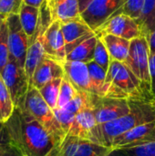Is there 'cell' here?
Returning a JSON list of instances; mask_svg holds the SVG:
<instances>
[{"instance_id": "7a4b0ae2", "label": "cell", "mask_w": 155, "mask_h": 156, "mask_svg": "<svg viewBox=\"0 0 155 156\" xmlns=\"http://www.w3.org/2000/svg\"><path fill=\"white\" fill-rule=\"evenodd\" d=\"M130 112L112 122L97 125L91 136V142L111 149L113 140L128 131L155 121V100L130 101Z\"/></svg>"}, {"instance_id": "5b68a950", "label": "cell", "mask_w": 155, "mask_h": 156, "mask_svg": "<svg viewBox=\"0 0 155 156\" xmlns=\"http://www.w3.org/2000/svg\"><path fill=\"white\" fill-rule=\"evenodd\" d=\"M124 63L140 80L144 93L148 98L153 99L151 94L150 50L146 37H139L131 41L129 54Z\"/></svg>"}, {"instance_id": "83f0119b", "label": "cell", "mask_w": 155, "mask_h": 156, "mask_svg": "<svg viewBox=\"0 0 155 156\" xmlns=\"http://www.w3.org/2000/svg\"><path fill=\"white\" fill-rule=\"evenodd\" d=\"M77 92L78 90L66 78H63L60 85L57 108H64L76 96Z\"/></svg>"}, {"instance_id": "44dd1931", "label": "cell", "mask_w": 155, "mask_h": 156, "mask_svg": "<svg viewBox=\"0 0 155 156\" xmlns=\"http://www.w3.org/2000/svg\"><path fill=\"white\" fill-rule=\"evenodd\" d=\"M99 39V36L96 33L89 37L88 39L84 40L77 47H75L66 58L68 61H79L88 64L89 62L93 60L94 51Z\"/></svg>"}, {"instance_id": "e575fe53", "label": "cell", "mask_w": 155, "mask_h": 156, "mask_svg": "<svg viewBox=\"0 0 155 156\" xmlns=\"http://www.w3.org/2000/svg\"><path fill=\"white\" fill-rule=\"evenodd\" d=\"M10 144V140L6 131L5 123L0 121V144Z\"/></svg>"}, {"instance_id": "5bb4252c", "label": "cell", "mask_w": 155, "mask_h": 156, "mask_svg": "<svg viewBox=\"0 0 155 156\" xmlns=\"http://www.w3.org/2000/svg\"><path fill=\"white\" fill-rule=\"evenodd\" d=\"M155 134V121L139 125L127 133L119 135L113 140L111 149L122 150L125 148L132 147L142 142L151 138Z\"/></svg>"}, {"instance_id": "f1b7e54d", "label": "cell", "mask_w": 155, "mask_h": 156, "mask_svg": "<svg viewBox=\"0 0 155 156\" xmlns=\"http://www.w3.org/2000/svg\"><path fill=\"white\" fill-rule=\"evenodd\" d=\"M93 61H95L103 69L108 71L110 63H111V57H110V54L108 52L106 46L104 45L103 41L101 40L100 37H99V39L95 48Z\"/></svg>"}, {"instance_id": "ac0fdd59", "label": "cell", "mask_w": 155, "mask_h": 156, "mask_svg": "<svg viewBox=\"0 0 155 156\" xmlns=\"http://www.w3.org/2000/svg\"><path fill=\"white\" fill-rule=\"evenodd\" d=\"M52 21L60 23L80 16L79 0H48Z\"/></svg>"}, {"instance_id": "d6a6232c", "label": "cell", "mask_w": 155, "mask_h": 156, "mask_svg": "<svg viewBox=\"0 0 155 156\" xmlns=\"http://www.w3.org/2000/svg\"><path fill=\"white\" fill-rule=\"evenodd\" d=\"M0 156H21L17 150L11 144H0Z\"/></svg>"}, {"instance_id": "9c48e42d", "label": "cell", "mask_w": 155, "mask_h": 156, "mask_svg": "<svg viewBox=\"0 0 155 156\" xmlns=\"http://www.w3.org/2000/svg\"><path fill=\"white\" fill-rule=\"evenodd\" d=\"M93 110L98 125L104 124L128 114L131 110L129 100L93 95Z\"/></svg>"}, {"instance_id": "f546056e", "label": "cell", "mask_w": 155, "mask_h": 156, "mask_svg": "<svg viewBox=\"0 0 155 156\" xmlns=\"http://www.w3.org/2000/svg\"><path fill=\"white\" fill-rule=\"evenodd\" d=\"M53 112H54V114H55L58 123L60 124L63 132L67 135L68 133L69 132V129H70V127H71V125H72V123L74 122V119H75L76 115H74L71 112H68L64 108H57Z\"/></svg>"}, {"instance_id": "8992f818", "label": "cell", "mask_w": 155, "mask_h": 156, "mask_svg": "<svg viewBox=\"0 0 155 156\" xmlns=\"http://www.w3.org/2000/svg\"><path fill=\"white\" fill-rule=\"evenodd\" d=\"M124 3L125 0H92L80 16L95 32L110 18L123 13Z\"/></svg>"}, {"instance_id": "277c9868", "label": "cell", "mask_w": 155, "mask_h": 156, "mask_svg": "<svg viewBox=\"0 0 155 156\" xmlns=\"http://www.w3.org/2000/svg\"><path fill=\"white\" fill-rule=\"evenodd\" d=\"M18 107L24 108L42 124L53 138L56 147L62 143L66 137V133L58 123L53 110L45 101L37 89L34 87L29 89L24 101Z\"/></svg>"}, {"instance_id": "836d02e7", "label": "cell", "mask_w": 155, "mask_h": 156, "mask_svg": "<svg viewBox=\"0 0 155 156\" xmlns=\"http://www.w3.org/2000/svg\"><path fill=\"white\" fill-rule=\"evenodd\" d=\"M150 75H151V94L155 100V54L150 57Z\"/></svg>"}, {"instance_id": "d590c367", "label": "cell", "mask_w": 155, "mask_h": 156, "mask_svg": "<svg viewBox=\"0 0 155 156\" xmlns=\"http://www.w3.org/2000/svg\"><path fill=\"white\" fill-rule=\"evenodd\" d=\"M147 41H148V45H149L150 57H152L155 54V30L150 34L149 37L147 38Z\"/></svg>"}, {"instance_id": "9a60e30c", "label": "cell", "mask_w": 155, "mask_h": 156, "mask_svg": "<svg viewBox=\"0 0 155 156\" xmlns=\"http://www.w3.org/2000/svg\"><path fill=\"white\" fill-rule=\"evenodd\" d=\"M64 76L63 65L58 61L45 56L35 70L32 80V88L34 87L40 90L49 81L55 79H63Z\"/></svg>"}, {"instance_id": "4dcf8cb0", "label": "cell", "mask_w": 155, "mask_h": 156, "mask_svg": "<svg viewBox=\"0 0 155 156\" xmlns=\"http://www.w3.org/2000/svg\"><path fill=\"white\" fill-rule=\"evenodd\" d=\"M23 5V0H0V15L6 18L18 15Z\"/></svg>"}, {"instance_id": "52a82bcc", "label": "cell", "mask_w": 155, "mask_h": 156, "mask_svg": "<svg viewBox=\"0 0 155 156\" xmlns=\"http://www.w3.org/2000/svg\"><path fill=\"white\" fill-rule=\"evenodd\" d=\"M113 150L77 136L66 135L48 156H107Z\"/></svg>"}, {"instance_id": "2e32d148", "label": "cell", "mask_w": 155, "mask_h": 156, "mask_svg": "<svg viewBox=\"0 0 155 156\" xmlns=\"http://www.w3.org/2000/svg\"><path fill=\"white\" fill-rule=\"evenodd\" d=\"M66 78L78 91H84L90 93V79L88 65L79 61H68L63 64Z\"/></svg>"}, {"instance_id": "6da1fadb", "label": "cell", "mask_w": 155, "mask_h": 156, "mask_svg": "<svg viewBox=\"0 0 155 156\" xmlns=\"http://www.w3.org/2000/svg\"><path fill=\"white\" fill-rule=\"evenodd\" d=\"M10 144L21 156H48L56 144L48 132L22 107L5 122Z\"/></svg>"}, {"instance_id": "ba28073f", "label": "cell", "mask_w": 155, "mask_h": 156, "mask_svg": "<svg viewBox=\"0 0 155 156\" xmlns=\"http://www.w3.org/2000/svg\"><path fill=\"white\" fill-rule=\"evenodd\" d=\"M0 75L11 95L15 107H18L29 90V83L24 68L10 57Z\"/></svg>"}, {"instance_id": "4fadbf2b", "label": "cell", "mask_w": 155, "mask_h": 156, "mask_svg": "<svg viewBox=\"0 0 155 156\" xmlns=\"http://www.w3.org/2000/svg\"><path fill=\"white\" fill-rule=\"evenodd\" d=\"M60 28L66 44L67 55L79 44L95 34L81 16L60 23Z\"/></svg>"}, {"instance_id": "74e56055", "label": "cell", "mask_w": 155, "mask_h": 156, "mask_svg": "<svg viewBox=\"0 0 155 156\" xmlns=\"http://www.w3.org/2000/svg\"><path fill=\"white\" fill-rule=\"evenodd\" d=\"M92 0H79V9H80V13L90 4Z\"/></svg>"}, {"instance_id": "8d00e7d4", "label": "cell", "mask_w": 155, "mask_h": 156, "mask_svg": "<svg viewBox=\"0 0 155 156\" xmlns=\"http://www.w3.org/2000/svg\"><path fill=\"white\" fill-rule=\"evenodd\" d=\"M45 1L46 0H23V4L39 8Z\"/></svg>"}, {"instance_id": "7c38bea8", "label": "cell", "mask_w": 155, "mask_h": 156, "mask_svg": "<svg viewBox=\"0 0 155 156\" xmlns=\"http://www.w3.org/2000/svg\"><path fill=\"white\" fill-rule=\"evenodd\" d=\"M45 55L63 64L66 61V44L60 28V22L53 21L43 35Z\"/></svg>"}, {"instance_id": "603a6c76", "label": "cell", "mask_w": 155, "mask_h": 156, "mask_svg": "<svg viewBox=\"0 0 155 156\" xmlns=\"http://www.w3.org/2000/svg\"><path fill=\"white\" fill-rule=\"evenodd\" d=\"M142 37H149L155 30V0H145L141 16L137 19Z\"/></svg>"}, {"instance_id": "ab89813d", "label": "cell", "mask_w": 155, "mask_h": 156, "mask_svg": "<svg viewBox=\"0 0 155 156\" xmlns=\"http://www.w3.org/2000/svg\"><path fill=\"white\" fill-rule=\"evenodd\" d=\"M5 17H3L1 15H0V26H1V23H2V21H3V19H4Z\"/></svg>"}, {"instance_id": "4316f807", "label": "cell", "mask_w": 155, "mask_h": 156, "mask_svg": "<svg viewBox=\"0 0 155 156\" xmlns=\"http://www.w3.org/2000/svg\"><path fill=\"white\" fill-rule=\"evenodd\" d=\"M127 156H155V134L132 147L122 149Z\"/></svg>"}, {"instance_id": "1f68e13d", "label": "cell", "mask_w": 155, "mask_h": 156, "mask_svg": "<svg viewBox=\"0 0 155 156\" xmlns=\"http://www.w3.org/2000/svg\"><path fill=\"white\" fill-rule=\"evenodd\" d=\"M145 0H125L123 5V14L130 16L134 19L141 16Z\"/></svg>"}, {"instance_id": "8fae6325", "label": "cell", "mask_w": 155, "mask_h": 156, "mask_svg": "<svg viewBox=\"0 0 155 156\" xmlns=\"http://www.w3.org/2000/svg\"><path fill=\"white\" fill-rule=\"evenodd\" d=\"M8 27V46L10 57L24 68L26 53L30 45L29 37L22 28L19 16L13 15L6 17Z\"/></svg>"}, {"instance_id": "30bf717a", "label": "cell", "mask_w": 155, "mask_h": 156, "mask_svg": "<svg viewBox=\"0 0 155 156\" xmlns=\"http://www.w3.org/2000/svg\"><path fill=\"white\" fill-rule=\"evenodd\" d=\"M95 33L99 37H102L104 35H113L130 41L142 37L137 20L123 13L118 14L110 18L100 27H99Z\"/></svg>"}, {"instance_id": "f35d334b", "label": "cell", "mask_w": 155, "mask_h": 156, "mask_svg": "<svg viewBox=\"0 0 155 156\" xmlns=\"http://www.w3.org/2000/svg\"><path fill=\"white\" fill-rule=\"evenodd\" d=\"M107 156H127L122 150H113L109 155Z\"/></svg>"}, {"instance_id": "d6986e66", "label": "cell", "mask_w": 155, "mask_h": 156, "mask_svg": "<svg viewBox=\"0 0 155 156\" xmlns=\"http://www.w3.org/2000/svg\"><path fill=\"white\" fill-rule=\"evenodd\" d=\"M87 65L90 79V93L98 97H107L110 89V83L106 81L107 71L93 60Z\"/></svg>"}, {"instance_id": "ffe728a7", "label": "cell", "mask_w": 155, "mask_h": 156, "mask_svg": "<svg viewBox=\"0 0 155 156\" xmlns=\"http://www.w3.org/2000/svg\"><path fill=\"white\" fill-rule=\"evenodd\" d=\"M106 46L111 57V60L124 62L128 57L131 41L113 35H104L100 37Z\"/></svg>"}, {"instance_id": "d4e9b609", "label": "cell", "mask_w": 155, "mask_h": 156, "mask_svg": "<svg viewBox=\"0 0 155 156\" xmlns=\"http://www.w3.org/2000/svg\"><path fill=\"white\" fill-rule=\"evenodd\" d=\"M61 82L62 79H55L38 90L45 101L53 111L58 107V100Z\"/></svg>"}, {"instance_id": "7402d4cb", "label": "cell", "mask_w": 155, "mask_h": 156, "mask_svg": "<svg viewBox=\"0 0 155 156\" xmlns=\"http://www.w3.org/2000/svg\"><path fill=\"white\" fill-rule=\"evenodd\" d=\"M39 13L40 9L38 7L23 4L18 14L22 28L26 34V36L29 37V40H31L34 35L36 34L38 26Z\"/></svg>"}, {"instance_id": "484cf974", "label": "cell", "mask_w": 155, "mask_h": 156, "mask_svg": "<svg viewBox=\"0 0 155 156\" xmlns=\"http://www.w3.org/2000/svg\"><path fill=\"white\" fill-rule=\"evenodd\" d=\"M10 58L8 46V27L6 18H4L0 26V74L6 66Z\"/></svg>"}, {"instance_id": "e0dca14e", "label": "cell", "mask_w": 155, "mask_h": 156, "mask_svg": "<svg viewBox=\"0 0 155 156\" xmlns=\"http://www.w3.org/2000/svg\"><path fill=\"white\" fill-rule=\"evenodd\" d=\"M97 125L98 122L95 117L94 110L92 108H86L76 115L67 135L77 136L91 141L92 133Z\"/></svg>"}, {"instance_id": "cb8c5ba5", "label": "cell", "mask_w": 155, "mask_h": 156, "mask_svg": "<svg viewBox=\"0 0 155 156\" xmlns=\"http://www.w3.org/2000/svg\"><path fill=\"white\" fill-rule=\"evenodd\" d=\"M15 108L11 95L0 75V121L6 122L12 116Z\"/></svg>"}, {"instance_id": "3957f363", "label": "cell", "mask_w": 155, "mask_h": 156, "mask_svg": "<svg viewBox=\"0 0 155 156\" xmlns=\"http://www.w3.org/2000/svg\"><path fill=\"white\" fill-rule=\"evenodd\" d=\"M106 81L111 84L108 97L129 101L151 100L144 93L140 80L124 62L111 60Z\"/></svg>"}]
</instances>
